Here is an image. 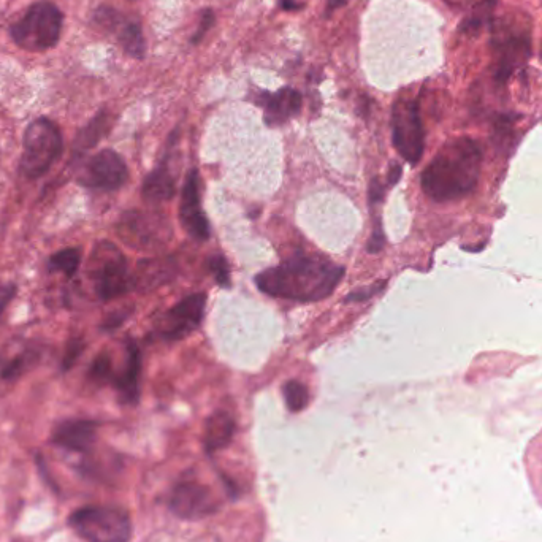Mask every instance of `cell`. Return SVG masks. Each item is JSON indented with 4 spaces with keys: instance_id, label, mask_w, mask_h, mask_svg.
<instances>
[{
    "instance_id": "6da1fadb",
    "label": "cell",
    "mask_w": 542,
    "mask_h": 542,
    "mask_svg": "<svg viewBox=\"0 0 542 542\" xmlns=\"http://www.w3.org/2000/svg\"><path fill=\"white\" fill-rule=\"evenodd\" d=\"M344 276V268L313 256H295L257 275V289L270 297L295 302H319L329 297Z\"/></svg>"
},
{
    "instance_id": "7a4b0ae2",
    "label": "cell",
    "mask_w": 542,
    "mask_h": 542,
    "mask_svg": "<svg viewBox=\"0 0 542 542\" xmlns=\"http://www.w3.org/2000/svg\"><path fill=\"white\" fill-rule=\"evenodd\" d=\"M481 164V146L473 138H455L425 168L422 191L435 202L463 199L478 186Z\"/></svg>"
},
{
    "instance_id": "3957f363",
    "label": "cell",
    "mask_w": 542,
    "mask_h": 542,
    "mask_svg": "<svg viewBox=\"0 0 542 542\" xmlns=\"http://www.w3.org/2000/svg\"><path fill=\"white\" fill-rule=\"evenodd\" d=\"M64 151L61 129L51 119L32 121L24 132L20 170L29 180L42 178Z\"/></svg>"
},
{
    "instance_id": "277c9868",
    "label": "cell",
    "mask_w": 542,
    "mask_h": 542,
    "mask_svg": "<svg viewBox=\"0 0 542 542\" xmlns=\"http://www.w3.org/2000/svg\"><path fill=\"white\" fill-rule=\"evenodd\" d=\"M69 525L86 542H129V512L118 506H86L69 517Z\"/></svg>"
},
{
    "instance_id": "5b68a950",
    "label": "cell",
    "mask_w": 542,
    "mask_h": 542,
    "mask_svg": "<svg viewBox=\"0 0 542 542\" xmlns=\"http://www.w3.org/2000/svg\"><path fill=\"white\" fill-rule=\"evenodd\" d=\"M88 270L97 297L105 302L127 294L134 287L126 257L119 251L118 246L110 241H100L94 246L89 257Z\"/></svg>"
},
{
    "instance_id": "8992f818",
    "label": "cell",
    "mask_w": 542,
    "mask_h": 542,
    "mask_svg": "<svg viewBox=\"0 0 542 542\" xmlns=\"http://www.w3.org/2000/svg\"><path fill=\"white\" fill-rule=\"evenodd\" d=\"M61 31V10L45 0L32 5L10 29L16 45L27 51L50 50L61 39Z\"/></svg>"
},
{
    "instance_id": "52a82bcc",
    "label": "cell",
    "mask_w": 542,
    "mask_h": 542,
    "mask_svg": "<svg viewBox=\"0 0 542 542\" xmlns=\"http://www.w3.org/2000/svg\"><path fill=\"white\" fill-rule=\"evenodd\" d=\"M392 138L395 149L411 165L424 154L425 132L419 104L414 99H398L392 108Z\"/></svg>"
},
{
    "instance_id": "ba28073f",
    "label": "cell",
    "mask_w": 542,
    "mask_h": 542,
    "mask_svg": "<svg viewBox=\"0 0 542 542\" xmlns=\"http://www.w3.org/2000/svg\"><path fill=\"white\" fill-rule=\"evenodd\" d=\"M492 48L495 77L504 83L530 58V35L517 24H498L493 32Z\"/></svg>"
},
{
    "instance_id": "9c48e42d",
    "label": "cell",
    "mask_w": 542,
    "mask_h": 542,
    "mask_svg": "<svg viewBox=\"0 0 542 542\" xmlns=\"http://www.w3.org/2000/svg\"><path fill=\"white\" fill-rule=\"evenodd\" d=\"M129 180V170L123 157L111 149L89 157L78 172V183L84 188L116 191Z\"/></svg>"
},
{
    "instance_id": "30bf717a",
    "label": "cell",
    "mask_w": 542,
    "mask_h": 542,
    "mask_svg": "<svg viewBox=\"0 0 542 542\" xmlns=\"http://www.w3.org/2000/svg\"><path fill=\"white\" fill-rule=\"evenodd\" d=\"M205 306V294H192L176 303L159 322V336L165 341H178L191 335L202 322Z\"/></svg>"
},
{
    "instance_id": "8fae6325",
    "label": "cell",
    "mask_w": 542,
    "mask_h": 542,
    "mask_svg": "<svg viewBox=\"0 0 542 542\" xmlns=\"http://www.w3.org/2000/svg\"><path fill=\"white\" fill-rule=\"evenodd\" d=\"M170 509L183 520H200L219 509L213 490L200 482H181L170 495Z\"/></svg>"
},
{
    "instance_id": "7c38bea8",
    "label": "cell",
    "mask_w": 542,
    "mask_h": 542,
    "mask_svg": "<svg viewBox=\"0 0 542 542\" xmlns=\"http://www.w3.org/2000/svg\"><path fill=\"white\" fill-rule=\"evenodd\" d=\"M168 233L170 229L164 219L142 211H129L119 222V235L134 248L149 249L164 245Z\"/></svg>"
},
{
    "instance_id": "4fadbf2b",
    "label": "cell",
    "mask_w": 542,
    "mask_h": 542,
    "mask_svg": "<svg viewBox=\"0 0 542 542\" xmlns=\"http://www.w3.org/2000/svg\"><path fill=\"white\" fill-rule=\"evenodd\" d=\"M180 221L186 232L194 240L205 241L210 238V224L202 210L200 202V178L199 172L192 168L186 183H184L183 195H181Z\"/></svg>"
},
{
    "instance_id": "5bb4252c",
    "label": "cell",
    "mask_w": 542,
    "mask_h": 542,
    "mask_svg": "<svg viewBox=\"0 0 542 542\" xmlns=\"http://www.w3.org/2000/svg\"><path fill=\"white\" fill-rule=\"evenodd\" d=\"M97 427L99 424L94 420H62L61 424L54 428L51 443L67 452L88 454L96 443Z\"/></svg>"
},
{
    "instance_id": "9a60e30c",
    "label": "cell",
    "mask_w": 542,
    "mask_h": 542,
    "mask_svg": "<svg viewBox=\"0 0 542 542\" xmlns=\"http://www.w3.org/2000/svg\"><path fill=\"white\" fill-rule=\"evenodd\" d=\"M96 23L102 27H107L108 31L116 32L119 42L132 58H145V37H143L142 27L138 26L137 23L127 21L116 10L107 7L97 10Z\"/></svg>"
},
{
    "instance_id": "2e32d148",
    "label": "cell",
    "mask_w": 542,
    "mask_h": 542,
    "mask_svg": "<svg viewBox=\"0 0 542 542\" xmlns=\"http://www.w3.org/2000/svg\"><path fill=\"white\" fill-rule=\"evenodd\" d=\"M257 104L264 107V119L267 126H281L294 118L302 110L303 99L300 92L292 88L279 89L278 92H260Z\"/></svg>"
},
{
    "instance_id": "e0dca14e",
    "label": "cell",
    "mask_w": 542,
    "mask_h": 542,
    "mask_svg": "<svg viewBox=\"0 0 542 542\" xmlns=\"http://www.w3.org/2000/svg\"><path fill=\"white\" fill-rule=\"evenodd\" d=\"M140 375H142V352L134 340H127L123 370L119 375H115L111 382L124 405H135L140 398Z\"/></svg>"
},
{
    "instance_id": "ac0fdd59",
    "label": "cell",
    "mask_w": 542,
    "mask_h": 542,
    "mask_svg": "<svg viewBox=\"0 0 542 542\" xmlns=\"http://www.w3.org/2000/svg\"><path fill=\"white\" fill-rule=\"evenodd\" d=\"M170 157L165 156L153 172L143 181V197L149 202H165L175 194V176L172 167L168 164Z\"/></svg>"
},
{
    "instance_id": "d6986e66",
    "label": "cell",
    "mask_w": 542,
    "mask_h": 542,
    "mask_svg": "<svg viewBox=\"0 0 542 542\" xmlns=\"http://www.w3.org/2000/svg\"><path fill=\"white\" fill-rule=\"evenodd\" d=\"M235 435V420L226 411H216L208 417L203 433V446L208 454L221 451L232 443Z\"/></svg>"
},
{
    "instance_id": "ffe728a7",
    "label": "cell",
    "mask_w": 542,
    "mask_h": 542,
    "mask_svg": "<svg viewBox=\"0 0 542 542\" xmlns=\"http://www.w3.org/2000/svg\"><path fill=\"white\" fill-rule=\"evenodd\" d=\"M173 267L170 262L164 260H143L137 267V273L132 276L134 287L138 291H151L154 287L172 279Z\"/></svg>"
},
{
    "instance_id": "44dd1931",
    "label": "cell",
    "mask_w": 542,
    "mask_h": 542,
    "mask_svg": "<svg viewBox=\"0 0 542 542\" xmlns=\"http://www.w3.org/2000/svg\"><path fill=\"white\" fill-rule=\"evenodd\" d=\"M110 126V116H108L107 111H102L96 118L92 119L88 126L80 130L77 140L73 142V149L78 154L86 153L88 149L94 148L107 135Z\"/></svg>"
},
{
    "instance_id": "7402d4cb",
    "label": "cell",
    "mask_w": 542,
    "mask_h": 542,
    "mask_svg": "<svg viewBox=\"0 0 542 542\" xmlns=\"http://www.w3.org/2000/svg\"><path fill=\"white\" fill-rule=\"evenodd\" d=\"M81 265V251L78 248H65L56 252L48 260V270L51 273H62L67 278L77 275Z\"/></svg>"
},
{
    "instance_id": "603a6c76",
    "label": "cell",
    "mask_w": 542,
    "mask_h": 542,
    "mask_svg": "<svg viewBox=\"0 0 542 542\" xmlns=\"http://www.w3.org/2000/svg\"><path fill=\"white\" fill-rule=\"evenodd\" d=\"M286 405L291 413H300L310 403V394L305 384L300 381H287L283 387Z\"/></svg>"
},
{
    "instance_id": "cb8c5ba5",
    "label": "cell",
    "mask_w": 542,
    "mask_h": 542,
    "mask_svg": "<svg viewBox=\"0 0 542 542\" xmlns=\"http://www.w3.org/2000/svg\"><path fill=\"white\" fill-rule=\"evenodd\" d=\"M39 359V354L35 351H24L13 357L10 362L5 363L4 368L0 370V378L5 381H15L20 378L27 368L31 367L35 360Z\"/></svg>"
},
{
    "instance_id": "d4e9b609",
    "label": "cell",
    "mask_w": 542,
    "mask_h": 542,
    "mask_svg": "<svg viewBox=\"0 0 542 542\" xmlns=\"http://www.w3.org/2000/svg\"><path fill=\"white\" fill-rule=\"evenodd\" d=\"M89 379L96 384H107V382H113L115 379V373H113V360L108 352H100L97 355L94 362L91 363L88 373Z\"/></svg>"
},
{
    "instance_id": "484cf974",
    "label": "cell",
    "mask_w": 542,
    "mask_h": 542,
    "mask_svg": "<svg viewBox=\"0 0 542 542\" xmlns=\"http://www.w3.org/2000/svg\"><path fill=\"white\" fill-rule=\"evenodd\" d=\"M495 2L497 0H482L481 4L474 8L473 15L463 21L462 31L466 32V34H471V32L476 34V32H479V29H482V26L492 18Z\"/></svg>"
},
{
    "instance_id": "4316f807",
    "label": "cell",
    "mask_w": 542,
    "mask_h": 542,
    "mask_svg": "<svg viewBox=\"0 0 542 542\" xmlns=\"http://www.w3.org/2000/svg\"><path fill=\"white\" fill-rule=\"evenodd\" d=\"M208 268H210L211 273L216 279V283L221 287L230 286V273L229 265H227V260L222 256H213L208 260Z\"/></svg>"
},
{
    "instance_id": "83f0119b",
    "label": "cell",
    "mask_w": 542,
    "mask_h": 542,
    "mask_svg": "<svg viewBox=\"0 0 542 542\" xmlns=\"http://www.w3.org/2000/svg\"><path fill=\"white\" fill-rule=\"evenodd\" d=\"M86 343L81 338H72L65 348L64 357H62V371H69L77 363L80 355L83 354Z\"/></svg>"
},
{
    "instance_id": "f1b7e54d",
    "label": "cell",
    "mask_w": 542,
    "mask_h": 542,
    "mask_svg": "<svg viewBox=\"0 0 542 542\" xmlns=\"http://www.w3.org/2000/svg\"><path fill=\"white\" fill-rule=\"evenodd\" d=\"M386 287V283L373 284V286L363 287L359 291L352 292L346 298V302H365L368 298L375 297L376 294Z\"/></svg>"
},
{
    "instance_id": "f546056e",
    "label": "cell",
    "mask_w": 542,
    "mask_h": 542,
    "mask_svg": "<svg viewBox=\"0 0 542 542\" xmlns=\"http://www.w3.org/2000/svg\"><path fill=\"white\" fill-rule=\"evenodd\" d=\"M386 243V235H384V230H382L381 221H376L375 229L371 233L370 241H368L367 249L370 254H378L381 251L382 246Z\"/></svg>"
},
{
    "instance_id": "4dcf8cb0",
    "label": "cell",
    "mask_w": 542,
    "mask_h": 542,
    "mask_svg": "<svg viewBox=\"0 0 542 542\" xmlns=\"http://www.w3.org/2000/svg\"><path fill=\"white\" fill-rule=\"evenodd\" d=\"M214 24V13L213 10H203L202 18H200L199 29L195 32L194 37H192V43H199L200 40L205 37L208 31Z\"/></svg>"
},
{
    "instance_id": "1f68e13d",
    "label": "cell",
    "mask_w": 542,
    "mask_h": 542,
    "mask_svg": "<svg viewBox=\"0 0 542 542\" xmlns=\"http://www.w3.org/2000/svg\"><path fill=\"white\" fill-rule=\"evenodd\" d=\"M368 195H370L371 207H376V205L381 203L382 199H384V186L379 183V178H373V180H371Z\"/></svg>"
},
{
    "instance_id": "d6a6232c",
    "label": "cell",
    "mask_w": 542,
    "mask_h": 542,
    "mask_svg": "<svg viewBox=\"0 0 542 542\" xmlns=\"http://www.w3.org/2000/svg\"><path fill=\"white\" fill-rule=\"evenodd\" d=\"M127 313H115L111 314L110 317H107L104 322V327L102 329L107 330V332H110V330L118 329L119 325L123 324L124 321H126Z\"/></svg>"
},
{
    "instance_id": "836d02e7",
    "label": "cell",
    "mask_w": 542,
    "mask_h": 542,
    "mask_svg": "<svg viewBox=\"0 0 542 542\" xmlns=\"http://www.w3.org/2000/svg\"><path fill=\"white\" fill-rule=\"evenodd\" d=\"M401 178V167L398 164L392 165L390 167L389 176H387V181H389L390 186H395V184L400 181Z\"/></svg>"
},
{
    "instance_id": "e575fe53",
    "label": "cell",
    "mask_w": 542,
    "mask_h": 542,
    "mask_svg": "<svg viewBox=\"0 0 542 542\" xmlns=\"http://www.w3.org/2000/svg\"><path fill=\"white\" fill-rule=\"evenodd\" d=\"M281 2V7L284 8V10H297V8H300V5L297 4V0H279Z\"/></svg>"
},
{
    "instance_id": "d590c367",
    "label": "cell",
    "mask_w": 542,
    "mask_h": 542,
    "mask_svg": "<svg viewBox=\"0 0 542 542\" xmlns=\"http://www.w3.org/2000/svg\"><path fill=\"white\" fill-rule=\"evenodd\" d=\"M344 0H330L329 2V12H332L333 8L338 7V5H343Z\"/></svg>"
}]
</instances>
